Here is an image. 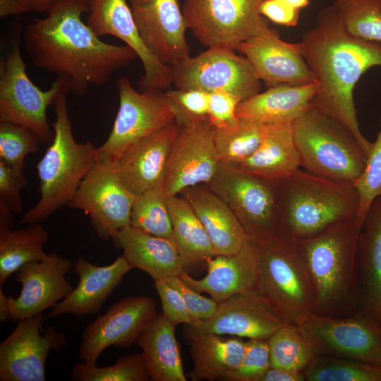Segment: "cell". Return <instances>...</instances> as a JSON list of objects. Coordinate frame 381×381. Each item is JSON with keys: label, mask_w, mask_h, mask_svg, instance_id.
<instances>
[{"label": "cell", "mask_w": 381, "mask_h": 381, "mask_svg": "<svg viewBox=\"0 0 381 381\" xmlns=\"http://www.w3.org/2000/svg\"><path fill=\"white\" fill-rule=\"evenodd\" d=\"M154 287L160 298L162 314L176 326L179 324L193 325L195 320L190 316L180 292L164 279L155 280Z\"/></svg>", "instance_id": "obj_47"}, {"label": "cell", "mask_w": 381, "mask_h": 381, "mask_svg": "<svg viewBox=\"0 0 381 381\" xmlns=\"http://www.w3.org/2000/svg\"><path fill=\"white\" fill-rule=\"evenodd\" d=\"M89 15L86 23L98 37L119 38L140 59L143 74L140 91L164 90L172 85V67L159 60L146 47L135 23L127 0H87Z\"/></svg>", "instance_id": "obj_18"}, {"label": "cell", "mask_w": 381, "mask_h": 381, "mask_svg": "<svg viewBox=\"0 0 381 381\" xmlns=\"http://www.w3.org/2000/svg\"><path fill=\"white\" fill-rule=\"evenodd\" d=\"M16 0H0V16H16Z\"/></svg>", "instance_id": "obj_53"}, {"label": "cell", "mask_w": 381, "mask_h": 381, "mask_svg": "<svg viewBox=\"0 0 381 381\" xmlns=\"http://www.w3.org/2000/svg\"><path fill=\"white\" fill-rule=\"evenodd\" d=\"M262 142L246 160L228 165L262 177L283 180L301 167L292 124L263 125Z\"/></svg>", "instance_id": "obj_31"}, {"label": "cell", "mask_w": 381, "mask_h": 381, "mask_svg": "<svg viewBox=\"0 0 381 381\" xmlns=\"http://www.w3.org/2000/svg\"><path fill=\"white\" fill-rule=\"evenodd\" d=\"M20 23L14 24L7 37L6 53L0 61V121L26 127L35 133L42 143L54 138L47 111L59 98L70 92L69 81L58 76L47 90H42L29 78L20 52Z\"/></svg>", "instance_id": "obj_7"}, {"label": "cell", "mask_w": 381, "mask_h": 381, "mask_svg": "<svg viewBox=\"0 0 381 381\" xmlns=\"http://www.w3.org/2000/svg\"><path fill=\"white\" fill-rule=\"evenodd\" d=\"M332 5L351 35L381 42V0H334Z\"/></svg>", "instance_id": "obj_39"}, {"label": "cell", "mask_w": 381, "mask_h": 381, "mask_svg": "<svg viewBox=\"0 0 381 381\" xmlns=\"http://www.w3.org/2000/svg\"><path fill=\"white\" fill-rule=\"evenodd\" d=\"M179 129L176 123H171L140 140L126 148L113 165L122 183L135 196L162 187Z\"/></svg>", "instance_id": "obj_23"}, {"label": "cell", "mask_w": 381, "mask_h": 381, "mask_svg": "<svg viewBox=\"0 0 381 381\" xmlns=\"http://www.w3.org/2000/svg\"><path fill=\"white\" fill-rule=\"evenodd\" d=\"M296 326L316 354L381 366V327L364 313L344 318L312 313Z\"/></svg>", "instance_id": "obj_12"}, {"label": "cell", "mask_w": 381, "mask_h": 381, "mask_svg": "<svg viewBox=\"0 0 381 381\" xmlns=\"http://www.w3.org/2000/svg\"><path fill=\"white\" fill-rule=\"evenodd\" d=\"M300 43L317 85L312 107L344 126L368 157L373 143L360 129L353 93L366 71L381 66V42L351 35L331 5L319 12Z\"/></svg>", "instance_id": "obj_2"}, {"label": "cell", "mask_w": 381, "mask_h": 381, "mask_svg": "<svg viewBox=\"0 0 381 381\" xmlns=\"http://www.w3.org/2000/svg\"><path fill=\"white\" fill-rule=\"evenodd\" d=\"M265 0H184L187 29L209 47L238 49L246 40L270 28L260 8Z\"/></svg>", "instance_id": "obj_10"}, {"label": "cell", "mask_w": 381, "mask_h": 381, "mask_svg": "<svg viewBox=\"0 0 381 381\" xmlns=\"http://www.w3.org/2000/svg\"><path fill=\"white\" fill-rule=\"evenodd\" d=\"M171 150L162 190L167 198L179 195L191 186L207 184L220 163L208 120L179 126Z\"/></svg>", "instance_id": "obj_17"}, {"label": "cell", "mask_w": 381, "mask_h": 381, "mask_svg": "<svg viewBox=\"0 0 381 381\" xmlns=\"http://www.w3.org/2000/svg\"><path fill=\"white\" fill-rule=\"evenodd\" d=\"M175 328L162 313H158L135 342L142 349L152 381L186 380Z\"/></svg>", "instance_id": "obj_32"}, {"label": "cell", "mask_w": 381, "mask_h": 381, "mask_svg": "<svg viewBox=\"0 0 381 381\" xmlns=\"http://www.w3.org/2000/svg\"><path fill=\"white\" fill-rule=\"evenodd\" d=\"M57 0H16V15L47 12Z\"/></svg>", "instance_id": "obj_50"}, {"label": "cell", "mask_w": 381, "mask_h": 381, "mask_svg": "<svg viewBox=\"0 0 381 381\" xmlns=\"http://www.w3.org/2000/svg\"><path fill=\"white\" fill-rule=\"evenodd\" d=\"M316 92L315 83L268 87L241 101L236 108V116L261 125L292 124L312 107Z\"/></svg>", "instance_id": "obj_27"}, {"label": "cell", "mask_w": 381, "mask_h": 381, "mask_svg": "<svg viewBox=\"0 0 381 381\" xmlns=\"http://www.w3.org/2000/svg\"><path fill=\"white\" fill-rule=\"evenodd\" d=\"M114 243L133 268L139 269L154 280L179 276L185 263L174 243L152 235L131 224L121 229Z\"/></svg>", "instance_id": "obj_28"}, {"label": "cell", "mask_w": 381, "mask_h": 381, "mask_svg": "<svg viewBox=\"0 0 381 381\" xmlns=\"http://www.w3.org/2000/svg\"><path fill=\"white\" fill-rule=\"evenodd\" d=\"M261 381H305V377L303 373L270 368Z\"/></svg>", "instance_id": "obj_51"}, {"label": "cell", "mask_w": 381, "mask_h": 381, "mask_svg": "<svg viewBox=\"0 0 381 381\" xmlns=\"http://www.w3.org/2000/svg\"><path fill=\"white\" fill-rule=\"evenodd\" d=\"M8 320H10V313L8 296L4 294L0 286V320L1 322H5Z\"/></svg>", "instance_id": "obj_54"}, {"label": "cell", "mask_w": 381, "mask_h": 381, "mask_svg": "<svg viewBox=\"0 0 381 381\" xmlns=\"http://www.w3.org/2000/svg\"><path fill=\"white\" fill-rule=\"evenodd\" d=\"M75 381H147L150 375L143 353L120 356L115 364L97 367L77 363L71 371Z\"/></svg>", "instance_id": "obj_40"}, {"label": "cell", "mask_w": 381, "mask_h": 381, "mask_svg": "<svg viewBox=\"0 0 381 381\" xmlns=\"http://www.w3.org/2000/svg\"><path fill=\"white\" fill-rule=\"evenodd\" d=\"M283 317L258 290L234 294L220 302L209 319L186 325L183 332H212L249 339H268L286 325Z\"/></svg>", "instance_id": "obj_19"}, {"label": "cell", "mask_w": 381, "mask_h": 381, "mask_svg": "<svg viewBox=\"0 0 381 381\" xmlns=\"http://www.w3.org/2000/svg\"><path fill=\"white\" fill-rule=\"evenodd\" d=\"M361 227L355 217L297 242L315 287L314 314L344 318L363 313L356 280V251Z\"/></svg>", "instance_id": "obj_3"}, {"label": "cell", "mask_w": 381, "mask_h": 381, "mask_svg": "<svg viewBox=\"0 0 381 381\" xmlns=\"http://www.w3.org/2000/svg\"><path fill=\"white\" fill-rule=\"evenodd\" d=\"M49 238L41 223L0 230V286L25 264L46 258L44 246Z\"/></svg>", "instance_id": "obj_34"}, {"label": "cell", "mask_w": 381, "mask_h": 381, "mask_svg": "<svg viewBox=\"0 0 381 381\" xmlns=\"http://www.w3.org/2000/svg\"><path fill=\"white\" fill-rule=\"evenodd\" d=\"M66 95L55 104L54 138L37 165L40 200L23 216L20 225L42 223L68 206L97 162V147L90 141L81 143L74 138Z\"/></svg>", "instance_id": "obj_5"}, {"label": "cell", "mask_w": 381, "mask_h": 381, "mask_svg": "<svg viewBox=\"0 0 381 381\" xmlns=\"http://www.w3.org/2000/svg\"><path fill=\"white\" fill-rule=\"evenodd\" d=\"M241 99L225 91L210 93L207 119L214 128L223 129L235 126L239 121L236 108Z\"/></svg>", "instance_id": "obj_46"}, {"label": "cell", "mask_w": 381, "mask_h": 381, "mask_svg": "<svg viewBox=\"0 0 381 381\" xmlns=\"http://www.w3.org/2000/svg\"><path fill=\"white\" fill-rule=\"evenodd\" d=\"M164 279L180 292L189 314L195 320V322L199 320H207L214 315L218 305L217 301L200 294L186 285L179 276H172Z\"/></svg>", "instance_id": "obj_48"}, {"label": "cell", "mask_w": 381, "mask_h": 381, "mask_svg": "<svg viewBox=\"0 0 381 381\" xmlns=\"http://www.w3.org/2000/svg\"><path fill=\"white\" fill-rule=\"evenodd\" d=\"M116 85L119 110L107 139L97 150V161L112 166L129 146L176 123L171 102L163 90L138 91L126 76Z\"/></svg>", "instance_id": "obj_11"}, {"label": "cell", "mask_w": 381, "mask_h": 381, "mask_svg": "<svg viewBox=\"0 0 381 381\" xmlns=\"http://www.w3.org/2000/svg\"><path fill=\"white\" fill-rule=\"evenodd\" d=\"M41 138L30 129L7 121H0V160L17 169H24L29 154L37 152Z\"/></svg>", "instance_id": "obj_41"}, {"label": "cell", "mask_w": 381, "mask_h": 381, "mask_svg": "<svg viewBox=\"0 0 381 381\" xmlns=\"http://www.w3.org/2000/svg\"><path fill=\"white\" fill-rule=\"evenodd\" d=\"M354 185L359 198L356 219L362 226L371 205L381 196V116L376 140L372 144L364 170Z\"/></svg>", "instance_id": "obj_42"}, {"label": "cell", "mask_w": 381, "mask_h": 381, "mask_svg": "<svg viewBox=\"0 0 381 381\" xmlns=\"http://www.w3.org/2000/svg\"><path fill=\"white\" fill-rule=\"evenodd\" d=\"M157 314L155 301L151 297L121 298L83 331L78 351L82 362L95 365L107 347H130Z\"/></svg>", "instance_id": "obj_15"}, {"label": "cell", "mask_w": 381, "mask_h": 381, "mask_svg": "<svg viewBox=\"0 0 381 381\" xmlns=\"http://www.w3.org/2000/svg\"><path fill=\"white\" fill-rule=\"evenodd\" d=\"M171 67L172 85L177 89L225 91L241 101L260 92V80L249 60L231 49L209 47Z\"/></svg>", "instance_id": "obj_13"}, {"label": "cell", "mask_w": 381, "mask_h": 381, "mask_svg": "<svg viewBox=\"0 0 381 381\" xmlns=\"http://www.w3.org/2000/svg\"><path fill=\"white\" fill-rule=\"evenodd\" d=\"M259 248L258 291L289 323L298 325L313 313L315 292L297 242L283 238Z\"/></svg>", "instance_id": "obj_8"}, {"label": "cell", "mask_w": 381, "mask_h": 381, "mask_svg": "<svg viewBox=\"0 0 381 381\" xmlns=\"http://www.w3.org/2000/svg\"><path fill=\"white\" fill-rule=\"evenodd\" d=\"M205 227L217 255L238 252L248 237L229 207L207 184L189 187L181 193Z\"/></svg>", "instance_id": "obj_29"}, {"label": "cell", "mask_w": 381, "mask_h": 381, "mask_svg": "<svg viewBox=\"0 0 381 381\" xmlns=\"http://www.w3.org/2000/svg\"><path fill=\"white\" fill-rule=\"evenodd\" d=\"M127 1L141 39L159 60L174 66L190 56L178 0Z\"/></svg>", "instance_id": "obj_21"}, {"label": "cell", "mask_w": 381, "mask_h": 381, "mask_svg": "<svg viewBox=\"0 0 381 381\" xmlns=\"http://www.w3.org/2000/svg\"><path fill=\"white\" fill-rule=\"evenodd\" d=\"M167 199L160 186L137 195L131 211V225L173 241L172 224Z\"/></svg>", "instance_id": "obj_38"}, {"label": "cell", "mask_w": 381, "mask_h": 381, "mask_svg": "<svg viewBox=\"0 0 381 381\" xmlns=\"http://www.w3.org/2000/svg\"><path fill=\"white\" fill-rule=\"evenodd\" d=\"M356 280L362 311L381 327V196L371 205L360 231Z\"/></svg>", "instance_id": "obj_26"}, {"label": "cell", "mask_w": 381, "mask_h": 381, "mask_svg": "<svg viewBox=\"0 0 381 381\" xmlns=\"http://www.w3.org/2000/svg\"><path fill=\"white\" fill-rule=\"evenodd\" d=\"M270 358L267 339H249L245 342V352L239 366L226 373L222 380L261 381L270 368Z\"/></svg>", "instance_id": "obj_43"}, {"label": "cell", "mask_w": 381, "mask_h": 381, "mask_svg": "<svg viewBox=\"0 0 381 381\" xmlns=\"http://www.w3.org/2000/svg\"><path fill=\"white\" fill-rule=\"evenodd\" d=\"M28 184L23 169H15L0 160V207L13 214L23 211L21 190Z\"/></svg>", "instance_id": "obj_45"}, {"label": "cell", "mask_w": 381, "mask_h": 381, "mask_svg": "<svg viewBox=\"0 0 381 381\" xmlns=\"http://www.w3.org/2000/svg\"><path fill=\"white\" fill-rule=\"evenodd\" d=\"M88 11L87 0H57L46 16L34 19L22 31L32 65L66 78L70 92L77 96L92 85H103L138 58L126 44L100 40L82 19Z\"/></svg>", "instance_id": "obj_1"}, {"label": "cell", "mask_w": 381, "mask_h": 381, "mask_svg": "<svg viewBox=\"0 0 381 381\" xmlns=\"http://www.w3.org/2000/svg\"><path fill=\"white\" fill-rule=\"evenodd\" d=\"M42 313L21 320L0 344L1 381H44L49 353L59 351L68 341L52 326L43 329Z\"/></svg>", "instance_id": "obj_16"}, {"label": "cell", "mask_w": 381, "mask_h": 381, "mask_svg": "<svg viewBox=\"0 0 381 381\" xmlns=\"http://www.w3.org/2000/svg\"><path fill=\"white\" fill-rule=\"evenodd\" d=\"M173 241L185 267L206 262L217 255L209 236L189 203L179 195L167 199Z\"/></svg>", "instance_id": "obj_33"}, {"label": "cell", "mask_w": 381, "mask_h": 381, "mask_svg": "<svg viewBox=\"0 0 381 381\" xmlns=\"http://www.w3.org/2000/svg\"><path fill=\"white\" fill-rule=\"evenodd\" d=\"M13 224V213L3 207H0V230L12 228Z\"/></svg>", "instance_id": "obj_52"}, {"label": "cell", "mask_w": 381, "mask_h": 381, "mask_svg": "<svg viewBox=\"0 0 381 381\" xmlns=\"http://www.w3.org/2000/svg\"><path fill=\"white\" fill-rule=\"evenodd\" d=\"M183 333L193 363L187 376L193 381L222 380L241 364L245 352V342L241 337L212 332Z\"/></svg>", "instance_id": "obj_30"}, {"label": "cell", "mask_w": 381, "mask_h": 381, "mask_svg": "<svg viewBox=\"0 0 381 381\" xmlns=\"http://www.w3.org/2000/svg\"><path fill=\"white\" fill-rule=\"evenodd\" d=\"M358 204L354 184L298 169L282 180L279 238L299 242L337 222L356 218Z\"/></svg>", "instance_id": "obj_4"}, {"label": "cell", "mask_w": 381, "mask_h": 381, "mask_svg": "<svg viewBox=\"0 0 381 381\" xmlns=\"http://www.w3.org/2000/svg\"><path fill=\"white\" fill-rule=\"evenodd\" d=\"M169 98L178 126L207 119L210 93L196 89L165 91Z\"/></svg>", "instance_id": "obj_44"}, {"label": "cell", "mask_w": 381, "mask_h": 381, "mask_svg": "<svg viewBox=\"0 0 381 381\" xmlns=\"http://www.w3.org/2000/svg\"><path fill=\"white\" fill-rule=\"evenodd\" d=\"M207 185L232 210L248 239L262 246L279 238L282 180L219 163Z\"/></svg>", "instance_id": "obj_9"}, {"label": "cell", "mask_w": 381, "mask_h": 381, "mask_svg": "<svg viewBox=\"0 0 381 381\" xmlns=\"http://www.w3.org/2000/svg\"><path fill=\"white\" fill-rule=\"evenodd\" d=\"M237 50L249 60L258 78L267 87L314 83L302 55L301 43L282 40L274 29L246 40Z\"/></svg>", "instance_id": "obj_22"}, {"label": "cell", "mask_w": 381, "mask_h": 381, "mask_svg": "<svg viewBox=\"0 0 381 381\" xmlns=\"http://www.w3.org/2000/svg\"><path fill=\"white\" fill-rule=\"evenodd\" d=\"M73 263L52 252L23 265L16 277L22 285L20 294L16 298L8 296L10 320L16 322L42 313L66 298L73 289L66 277Z\"/></svg>", "instance_id": "obj_20"}, {"label": "cell", "mask_w": 381, "mask_h": 381, "mask_svg": "<svg viewBox=\"0 0 381 381\" xmlns=\"http://www.w3.org/2000/svg\"><path fill=\"white\" fill-rule=\"evenodd\" d=\"M291 7L300 10L301 8L306 6L309 0H283Z\"/></svg>", "instance_id": "obj_55"}, {"label": "cell", "mask_w": 381, "mask_h": 381, "mask_svg": "<svg viewBox=\"0 0 381 381\" xmlns=\"http://www.w3.org/2000/svg\"><path fill=\"white\" fill-rule=\"evenodd\" d=\"M135 197L122 183L114 166L97 161L68 206L90 216L100 239L114 241L119 231L131 224Z\"/></svg>", "instance_id": "obj_14"}, {"label": "cell", "mask_w": 381, "mask_h": 381, "mask_svg": "<svg viewBox=\"0 0 381 381\" xmlns=\"http://www.w3.org/2000/svg\"><path fill=\"white\" fill-rule=\"evenodd\" d=\"M299 11L283 0H265L260 8L261 15L274 23L284 26H296L299 19Z\"/></svg>", "instance_id": "obj_49"}, {"label": "cell", "mask_w": 381, "mask_h": 381, "mask_svg": "<svg viewBox=\"0 0 381 381\" xmlns=\"http://www.w3.org/2000/svg\"><path fill=\"white\" fill-rule=\"evenodd\" d=\"M292 131L305 171L342 183L358 180L367 157L341 123L311 107L292 123Z\"/></svg>", "instance_id": "obj_6"}, {"label": "cell", "mask_w": 381, "mask_h": 381, "mask_svg": "<svg viewBox=\"0 0 381 381\" xmlns=\"http://www.w3.org/2000/svg\"><path fill=\"white\" fill-rule=\"evenodd\" d=\"M73 267L79 278L78 285L66 298L53 307L47 318L64 314L83 317L98 313L126 274L132 269L123 255L104 266L94 265L79 257L74 262Z\"/></svg>", "instance_id": "obj_25"}, {"label": "cell", "mask_w": 381, "mask_h": 381, "mask_svg": "<svg viewBox=\"0 0 381 381\" xmlns=\"http://www.w3.org/2000/svg\"><path fill=\"white\" fill-rule=\"evenodd\" d=\"M263 128V125L245 119H239L230 128H213V140L220 163L234 165L251 157L262 142Z\"/></svg>", "instance_id": "obj_35"}, {"label": "cell", "mask_w": 381, "mask_h": 381, "mask_svg": "<svg viewBox=\"0 0 381 381\" xmlns=\"http://www.w3.org/2000/svg\"><path fill=\"white\" fill-rule=\"evenodd\" d=\"M205 263L207 273L203 278L195 279L185 270L179 277L186 285L200 294H208L217 303L238 293L258 290L259 248L250 239L238 252L217 255Z\"/></svg>", "instance_id": "obj_24"}, {"label": "cell", "mask_w": 381, "mask_h": 381, "mask_svg": "<svg viewBox=\"0 0 381 381\" xmlns=\"http://www.w3.org/2000/svg\"><path fill=\"white\" fill-rule=\"evenodd\" d=\"M303 373L305 381H381V366L318 354Z\"/></svg>", "instance_id": "obj_37"}, {"label": "cell", "mask_w": 381, "mask_h": 381, "mask_svg": "<svg viewBox=\"0 0 381 381\" xmlns=\"http://www.w3.org/2000/svg\"><path fill=\"white\" fill-rule=\"evenodd\" d=\"M270 367L303 373L315 356L296 325L287 323L268 339Z\"/></svg>", "instance_id": "obj_36"}]
</instances>
